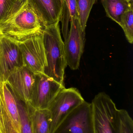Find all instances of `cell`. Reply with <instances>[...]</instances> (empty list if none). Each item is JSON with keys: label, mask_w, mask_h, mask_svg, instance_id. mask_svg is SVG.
Returning a JSON list of instances; mask_svg holds the SVG:
<instances>
[{"label": "cell", "mask_w": 133, "mask_h": 133, "mask_svg": "<svg viewBox=\"0 0 133 133\" xmlns=\"http://www.w3.org/2000/svg\"><path fill=\"white\" fill-rule=\"evenodd\" d=\"M97 0H76L82 30L85 32L87 23L93 5Z\"/></svg>", "instance_id": "obj_18"}, {"label": "cell", "mask_w": 133, "mask_h": 133, "mask_svg": "<svg viewBox=\"0 0 133 133\" xmlns=\"http://www.w3.org/2000/svg\"><path fill=\"white\" fill-rule=\"evenodd\" d=\"M2 35L1 33V31H0V36Z\"/></svg>", "instance_id": "obj_25"}, {"label": "cell", "mask_w": 133, "mask_h": 133, "mask_svg": "<svg viewBox=\"0 0 133 133\" xmlns=\"http://www.w3.org/2000/svg\"><path fill=\"white\" fill-rule=\"evenodd\" d=\"M45 27L59 22L64 7V0H27Z\"/></svg>", "instance_id": "obj_11"}, {"label": "cell", "mask_w": 133, "mask_h": 133, "mask_svg": "<svg viewBox=\"0 0 133 133\" xmlns=\"http://www.w3.org/2000/svg\"><path fill=\"white\" fill-rule=\"evenodd\" d=\"M24 66L21 51L16 40L0 36V82H5L16 67Z\"/></svg>", "instance_id": "obj_9"}, {"label": "cell", "mask_w": 133, "mask_h": 133, "mask_svg": "<svg viewBox=\"0 0 133 133\" xmlns=\"http://www.w3.org/2000/svg\"><path fill=\"white\" fill-rule=\"evenodd\" d=\"M1 98L18 130L21 131L18 104L20 98L6 82H0Z\"/></svg>", "instance_id": "obj_12"}, {"label": "cell", "mask_w": 133, "mask_h": 133, "mask_svg": "<svg viewBox=\"0 0 133 133\" xmlns=\"http://www.w3.org/2000/svg\"><path fill=\"white\" fill-rule=\"evenodd\" d=\"M53 133H94L91 103L84 101L65 118Z\"/></svg>", "instance_id": "obj_6"}, {"label": "cell", "mask_w": 133, "mask_h": 133, "mask_svg": "<svg viewBox=\"0 0 133 133\" xmlns=\"http://www.w3.org/2000/svg\"><path fill=\"white\" fill-rule=\"evenodd\" d=\"M43 39L47 61L44 73L65 86L64 75L67 65L59 22L45 27Z\"/></svg>", "instance_id": "obj_1"}, {"label": "cell", "mask_w": 133, "mask_h": 133, "mask_svg": "<svg viewBox=\"0 0 133 133\" xmlns=\"http://www.w3.org/2000/svg\"><path fill=\"white\" fill-rule=\"evenodd\" d=\"M78 17V9L76 0H64V7L61 17L62 33L64 40L68 36L69 24L72 19Z\"/></svg>", "instance_id": "obj_15"}, {"label": "cell", "mask_w": 133, "mask_h": 133, "mask_svg": "<svg viewBox=\"0 0 133 133\" xmlns=\"http://www.w3.org/2000/svg\"><path fill=\"white\" fill-rule=\"evenodd\" d=\"M65 88L44 73L35 74L34 87L29 103L36 109H47L55 97Z\"/></svg>", "instance_id": "obj_8"}, {"label": "cell", "mask_w": 133, "mask_h": 133, "mask_svg": "<svg viewBox=\"0 0 133 133\" xmlns=\"http://www.w3.org/2000/svg\"><path fill=\"white\" fill-rule=\"evenodd\" d=\"M18 107L21 133H33L28 117L27 103L20 99Z\"/></svg>", "instance_id": "obj_21"}, {"label": "cell", "mask_w": 133, "mask_h": 133, "mask_svg": "<svg viewBox=\"0 0 133 133\" xmlns=\"http://www.w3.org/2000/svg\"><path fill=\"white\" fill-rule=\"evenodd\" d=\"M22 8L18 0H0V24L7 21Z\"/></svg>", "instance_id": "obj_16"}, {"label": "cell", "mask_w": 133, "mask_h": 133, "mask_svg": "<svg viewBox=\"0 0 133 133\" xmlns=\"http://www.w3.org/2000/svg\"><path fill=\"white\" fill-rule=\"evenodd\" d=\"M35 74L26 66L15 68L5 82L16 95L26 103L29 102L35 83Z\"/></svg>", "instance_id": "obj_10"}, {"label": "cell", "mask_w": 133, "mask_h": 133, "mask_svg": "<svg viewBox=\"0 0 133 133\" xmlns=\"http://www.w3.org/2000/svg\"><path fill=\"white\" fill-rule=\"evenodd\" d=\"M45 27L27 3L10 18L0 24L2 35L21 41L28 37L43 33Z\"/></svg>", "instance_id": "obj_2"}, {"label": "cell", "mask_w": 133, "mask_h": 133, "mask_svg": "<svg viewBox=\"0 0 133 133\" xmlns=\"http://www.w3.org/2000/svg\"><path fill=\"white\" fill-rule=\"evenodd\" d=\"M133 8L125 12L121 17L119 25L122 27L128 42L133 43Z\"/></svg>", "instance_id": "obj_20"}, {"label": "cell", "mask_w": 133, "mask_h": 133, "mask_svg": "<svg viewBox=\"0 0 133 133\" xmlns=\"http://www.w3.org/2000/svg\"><path fill=\"white\" fill-rule=\"evenodd\" d=\"M17 41L24 66L34 74L44 73L47 61L43 32L36 34L21 41Z\"/></svg>", "instance_id": "obj_5"}, {"label": "cell", "mask_w": 133, "mask_h": 133, "mask_svg": "<svg viewBox=\"0 0 133 133\" xmlns=\"http://www.w3.org/2000/svg\"><path fill=\"white\" fill-rule=\"evenodd\" d=\"M91 104L94 133H116L118 109L110 97L100 92L95 96Z\"/></svg>", "instance_id": "obj_3"}, {"label": "cell", "mask_w": 133, "mask_h": 133, "mask_svg": "<svg viewBox=\"0 0 133 133\" xmlns=\"http://www.w3.org/2000/svg\"><path fill=\"white\" fill-rule=\"evenodd\" d=\"M0 133H21L16 129L11 117L1 98L0 112Z\"/></svg>", "instance_id": "obj_17"}, {"label": "cell", "mask_w": 133, "mask_h": 133, "mask_svg": "<svg viewBox=\"0 0 133 133\" xmlns=\"http://www.w3.org/2000/svg\"><path fill=\"white\" fill-rule=\"evenodd\" d=\"M107 16L119 25L123 14L133 8V3L125 0H101Z\"/></svg>", "instance_id": "obj_14"}, {"label": "cell", "mask_w": 133, "mask_h": 133, "mask_svg": "<svg viewBox=\"0 0 133 133\" xmlns=\"http://www.w3.org/2000/svg\"><path fill=\"white\" fill-rule=\"evenodd\" d=\"M27 112L33 133H49L50 113L48 109L34 108L27 103Z\"/></svg>", "instance_id": "obj_13"}, {"label": "cell", "mask_w": 133, "mask_h": 133, "mask_svg": "<svg viewBox=\"0 0 133 133\" xmlns=\"http://www.w3.org/2000/svg\"><path fill=\"white\" fill-rule=\"evenodd\" d=\"M125 1L128 2H129V3H133L132 0H125Z\"/></svg>", "instance_id": "obj_23"}, {"label": "cell", "mask_w": 133, "mask_h": 133, "mask_svg": "<svg viewBox=\"0 0 133 133\" xmlns=\"http://www.w3.org/2000/svg\"><path fill=\"white\" fill-rule=\"evenodd\" d=\"M116 133H133L132 119L125 109L118 110Z\"/></svg>", "instance_id": "obj_19"}, {"label": "cell", "mask_w": 133, "mask_h": 133, "mask_svg": "<svg viewBox=\"0 0 133 133\" xmlns=\"http://www.w3.org/2000/svg\"><path fill=\"white\" fill-rule=\"evenodd\" d=\"M27 1V0H18V1L19 4L22 7L26 3Z\"/></svg>", "instance_id": "obj_22"}, {"label": "cell", "mask_w": 133, "mask_h": 133, "mask_svg": "<svg viewBox=\"0 0 133 133\" xmlns=\"http://www.w3.org/2000/svg\"><path fill=\"white\" fill-rule=\"evenodd\" d=\"M1 95H0V112L1 111Z\"/></svg>", "instance_id": "obj_24"}, {"label": "cell", "mask_w": 133, "mask_h": 133, "mask_svg": "<svg viewBox=\"0 0 133 133\" xmlns=\"http://www.w3.org/2000/svg\"><path fill=\"white\" fill-rule=\"evenodd\" d=\"M84 100L78 89H62L52 101L48 108L50 113L49 133H53L65 118Z\"/></svg>", "instance_id": "obj_4"}, {"label": "cell", "mask_w": 133, "mask_h": 133, "mask_svg": "<svg viewBox=\"0 0 133 133\" xmlns=\"http://www.w3.org/2000/svg\"><path fill=\"white\" fill-rule=\"evenodd\" d=\"M70 29L64 41V50L66 65L72 70L78 69L83 53L85 32L82 30L78 17L70 20Z\"/></svg>", "instance_id": "obj_7"}]
</instances>
